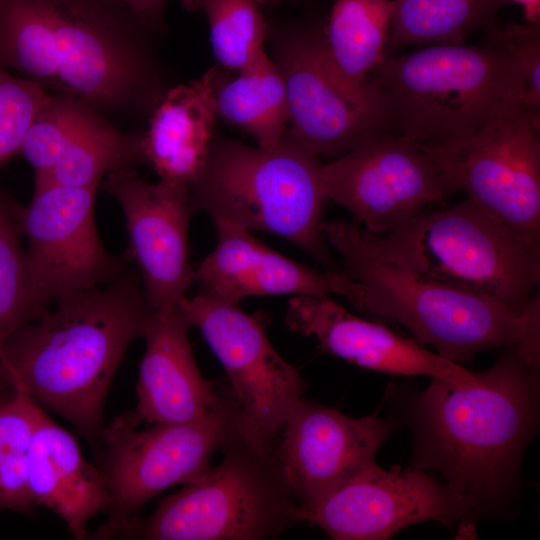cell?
Returning a JSON list of instances; mask_svg holds the SVG:
<instances>
[{
	"label": "cell",
	"mask_w": 540,
	"mask_h": 540,
	"mask_svg": "<svg viewBox=\"0 0 540 540\" xmlns=\"http://www.w3.org/2000/svg\"><path fill=\"white\" fill-rule=\"evenodd\" d=\"M230 78L225 71L215 90L217 117L251 135L262 149L277 147L289 124L282 76L266 52Z\"/></svg>",
	"instance_id": "obj_25"
},
{
	"label": "cell",
	"mask_w": 540,
	"mask_h": 540,
	"mask_svg": "<svg viewBox=\"0 0 540 540\" xmlns=\"http://www.w3.org/2000/svg\"><path fill=\"white\" fill-rule=\"evenodd\" d=\"M369 81L388 130L418 145L468 137L524 108L521 69L488 34L478 46L438 44L386 54Z\"/></svg>",
	"instance_id": "obj_6"
},
{
	"label": "cell",
	"mask_w": 540,
	"mask_h": 540,
	"mask_svg": "<svg viewBox=\"0 0 540 540\" xmlns=\"http://www.w3.org/2000/svg\"><path fill=\"white\" fill-rule=\"evenodd\" d=\"M414 449L409 467L437 472L473 520L502 512L519 488L520 467L539 420V365L506 348L477 383L432 379L406 400Z\"/></svg>",
	"instance_id": "obj_2"
},
{
	"label": "cell",
	"mask_w": 540,
	"mask_h": 540,
	"mask_svg": "<svg viewBox=\"0 0 540 540\" xmlns=\"http://www.w3.org/2000/svg\"><path fill=\"white\" fill-rule=\"evenodd\" d=\"M322 165L318 155L285 138L262 149L215 134L190 192L197 211L212 221L279 235L336 269L322 231L328 200Z\"/></svg>",
	"instance_id": "obj_7"
},
{
	"label": "cell",
	"mask_w": 540,
	"mask_h": 540,
	"mask_svg": "<svg viewBox=\"0 0 540 540\" xmlns=\"http://www.w3.org/2000/svg\"><path fill=\"white\" fill-rule=\"evenodd\" d=\"M221 462L162 498L155 511L128 521L121 539L263 540L306 522L273 451L235 434Z\"/></svg>",
	"instance_id": "obj_8"
},
{
	"label": "cell",
	"mask_w": 540,
	"mask_h": 540,
	"mask_svg": "<svg viewBox=\"0 0 540 540\" xmlns=\"http://www.w3.org/2000/svg\"><path fill=\"white\" fill-rule=\"evenodd\" d=\"M386 53L411 45L463 44L497 27L504 0H393Z\"/></svg>",
	"instance_id": "obj_26"
},
{
	"label": "cell",
	"mask_w": 540,
	"mask_h": 540,
	"mask_svg": "<svg viewBox=\"0 0 540 540\" xmlns=\"http://www.w3.org/2000/svg\"><path fill=\"white\" fill-rule=\"evenodd\" d=\"M97 189L45 185L34 188L27 206L18 205L38 315L59 298L104 285L128 268L127 255L110 254L99 238Z\"/></svg>",
	"instance_id": "obj_12"
},
{
	"label": "cell",
	"mask_w": 540,
	"mask_h": 540,
	"mask_svg": "<svg viewBox=\"0 0 540 540\" xmlns=\"http://www.w3.org/2000/svg\"><path fill=\"white\" fill-rule=\"evenodd\" d=\"M362 251L425 277L496 301L515 314L540 303V245L465 199L423 211L382 234L355 222H323Z\"/></svg>",
	"instance_id": "obj_5"
},
{
	"label": "cell",
	"mask_w": 540,
	"mask_h": 540,
	"mask_svg": "<svg viewBox=\"0 0 540 540\" xmlns=\"http://www.w3.org/2000/svg\"><path fill=\"white\" fill-rule=\"evenodd\" d=\"M192 324L179 305L151 310L142 337L145 352L136 384L133 414L142 423H182L213 409L222 391L206 380L195 361L188 332Z\"/></svg>",
	"instance_id": "obj_20"
},
{
	"label": "cell",
	"mask_w": 540,
	"mask_h": 540,
	"mask_svg": "<svg viewBox=\"0 0 540 540\" xmlns=\"http://www.w3.org/2000/svg\"><path fill=\"white\" fill-rule=\"evenodd\" d=\"M486 33L516 59L523 75V107L540 120V25L509 23Z\"/></svg>",
	"instance_id": "obj_30"
},
{
	"label": "cell",
	"mask_w": 540,
	"mask_h": 540,
	"mask_svg": "<svg viewBox=\"0 0 540 540\" xmlns=\"http://www.w3.org/2000/svg\"><path fill=\"white\" fill-rule=\"evenodd\" d=\"M215 249L196 270L203 291L239 304L250 296L333 294V270L319 271L293 261L256 239L251 231L213 220Z\"/></svg>",
	"instance_id": "obj_21"
},
{
	"label": "cell",
	"mask_w": 540,
	"mask_h": 540,
	"mask_svg": "<svg viewBox=\"0 0 540 540\" xmlns=\"http://www.w3.org/2000/svg\"><path fill=\"white\" fill-rule=\"evenodd\" d=\"M220 72L210 68L199 79L171 86L150 115L143 147L159 180L190 189L203 169L215 135Z\"/></svg>",
	"instance_id": "obj_23"
},
{
	"label": "cell",
	"mask_w": 540,
	"mask_h": 540,
	"mask_svg": "<svg viewBox=\"0 0 540 540\" xmlns=\"http://www.w3.org/2000/svg\"><path fill=\"white\" fill-rule=\"evenodd\" d=\"M323 25L298 21L271 33L273 62L286 90L285 139L320 156L337 158L369 136L389 131L382 105L346 90L325 65Z\"/></svg>",
	"instance_id": "obj_13"
},
{
	"label": "cell",
	"mask_w": 540,
	"mask_h": 540,
	"mask_svg": "<svg viewBox=\"0 0 540 540\" xmlns=\"http://www.w3.org/2000/svg\"><path fill=\"white\" fill-rule=\"evenodd\" d=\"M505 1V0H504ZM520 4L524 9L527 23L540 25V0H509Z\"/></svg>",
	"instance_id": "obj_33"
},
{
	"label": "cell",
	"mask_w": 540,
	"mask_h": 540,
	"mask_svg": "<svg viewBox=\"0 0 540 540\" xmlns=\"http://www.w3.org/2000/svg\"><path fill=\"white\" fill-rule=\"evenodd\" d=\"M18 204L0 191V347L16 330L35 319Z\"/></svg>",
	"instance_id": "obj_28"
},
{
	"label": "cell",
	"mask_w": 540,
	"mask_h": 540,
	"mask_svg": "<svg viewBox=\"0 0 540 540\" xmlns=\"http://www.w3.org/2000/svg\"><path fill=\"white\" fill-rule=\"evenodd\" d=\"M259 5H269V6H279L286 2L296 1V0H256Z\"/></svg>",
	"instance_id": "obj_34"
},
{
	"label": "cell",
	"mask_w": 540,
	"mask_h": 540,
	"mask_svg": "<svg viewBox=\"0 0 540 540\" xmlns=\"http://www.w3.org/2000/svg\"><path fill=\"white\" fill-rule=\"evenodd\" d=\"M28 478L35 506L53 510L77 540L88 539L90 519L110 507L102 469L83 457L72 434L44 409L28 451Z\"/></svg>",
	"instance_id": "obj_22"
},
{
	"label": "cell",
	"mask_w": 540,
	"mask_h": 540,
	"mask_svg": "<svg viewBox=\"0 0 540 540\" xmlns=\"http://www.w3.org/2000/svg\"><path fill=\"white\" fill-rule=\"evenodd\" d=\"M102 186L123 211L129 236L126 255L140 272L149 309L179 305L194 281L188 233L197 209L190 189L149 182L135 168L110 172Z\"/></svg>",
	"instance_id": "obj_16"
},
{
	"label": "cell",
	"mask_w": 540,
	"mask_h": 540,
	"mask_svg": "<svg viewBox=\"0 0 540 540\" xmlns=\"http://www.w3.org/2000/svg\"><path fill=\"white\" fill-rule=\"evenodd\" d=\"M323 235L342 259L334 294L361 313L400 324L418 343L458 364L501 348H517L540 364V303L515 314L492 299L368 254L334 233Z\"/></svg>",
	"instance_id": "obj_4"
},
{
	"label": "cell",
	"mask_w": 540,
	"mask_h": 540,
	"mask_svg": "<svg viewBox=\"0 0 540 540\" xmlns=\"http://www.w3.org/2000/svg\"><path fill=\"white\" fill-rule=\"evenodd\" d=\"M393 11V0H334L321 34L324 62L337 82L382 107L369 79L387 54Z\"/></svg>",
	"instance_id": "obj_24"
},
{
	"label": "cell",
	"mask_w": 540,
	"mask_h": 540,
	"mask_svg": "<svg viewBox=\"0 0 540 540\" xmlns=\"http://www.w3.org/2000/svg\"><path fill=\"white\" fill-rule=\"evenodd\" d=\"M128 9L154 34L167 31L166 6L169 0H113Z\"/></svg>",
	"instance_id": "obj_32"
},
{
	"label": "cell",
	"mask_w": 540,
	"mask_h": 540,
	"mask_svg": "<svg viewBox=\"0 0 540 540\" xmlns=\"http://www.w3.org/2000/svg\"><path fill=\"white\" fill-rule=\"evenodd\" d=\"M42 407L19 389H0V467L28 456Z\"/></svg>",
	"instance_id": "obj_31"
},
{
	"label": "cell",
	"mask_w": 540,
	"mask_h": 540,
	"mask_svg": "<svg viewBox=\"0 0 540 540\" xmlns=\"http://www.w3.org/2000/svg\"><path fill=\"white\" fill-rule=\"evenodd\" d=\"M335 540H384L407 526L437 521L473 523L461 498L432 473L377 463L365 468L304 513Z\"/></svg>",
	"instance_id": "obj_15"
},
{
	"label": "cell",
	"mask_w": 540,
	"mask_h": 540,
	"mask_svg": "<svg viewBox=\"0 0 540 540\" xmlns=\"http://www.w3.org/2000/svg\"><path fill=\"white\" fill-rule=\"evenodd\" d=\"M144 131L124 132L89 105L49 94L19 153L34 170V188H98L110 172L147 164Z\"/></svg>",
	"instance_id": "obj_18"
},
{
	"label": "cell",
	"mask_w": 540,
	"mask_h": 540,
	"mask_svg": "<svg viewBox=\"0 0 540 540\" xmlns=\"http://www.w3.org/2000/svg\"><path fill=\"white\" fill-rule=\"evenodd\" d=\"M153 35L113 0H0V69L109 120L149 118L171 87Z\"/></svg>",
	"instance_id": "obj_1"
},
{
	"label": "cell",
	"mask_w": 540,
	"mask_h": 540,
	"mask_svg": "<svg viewBox=\"0 0 540 540\" xmlns=\"http://www.w3.org/2000/svg\"><path fill=\"white\" fill-rule=\"evenodd\" d=\"M49 94L40 85L0 69V167L19 153Z\"/></svg>",
	"instance_id": "obj_29"
},
{
	"label": "cell",
	"mask_w": 540,
	"mask_h": 540,
	"mask_svg": "<svg viewBox=\"0 0 540 540\" xmlns=\"http://www.w3.org/2000/svg\"><path fill=\"white\" fill-rule=\"evenodd\" d=\"M285 323L294 333L316 338L325 351L365 369L428 376L459 387L477 383V373L382 323L356 316L329 296L291 297Z\"/></svg>",
	"instance_id": "obj_19"
},
{
	"label": "cell",
	"mask_w": 540,
	"mask_h": 540,
	"mask_svg": "<svg viewBox=\"0 0 540 540\" xmlns=\"http://www.w3.org/2000/svg\"><path fill=\"white\" fill-rule=\"evenodd\" d=\"M133 412L115 417L102 435V471L110 494L107 520L90 535L117 537L145 504L175 485H185L211 467V457L238 433V411L227 387L204 416L140 430Z\"/></svg>",
	"instance_id": "obj_9"
},
{
	"label": "cell",
	"mask_w": 540,
	"mask_h": 540,
	"mask_svg": "<svg viewBox=\"0 0 540 540\" xmlns=\"http://www.w3.org/2000/svg\"><path fill=\"white\" fill-rule=\"evenodd\" d=\"M395 425L391 418H354L336 408L299 399L285 419L274 454L303 513L377 463V452Z\"/></svg>",
	"instance_id": "obj_17"
},
{
	"label": "cell",
	"mask_w": 540,
	"mask_h": 540,
	"mask_svg": "<svg viewBox=\"0 0 540 540\" xmlns=\"http://www.w3.org/2000/svg\"><path fill=\"white\" fill-rule=\"evenodd\" d=\"M182 6L206 15L212 52L225 70L240 72L265 53L268 24L256 0H182Z\"/></svg>",
	"instance_id": "obj_27"
},
{
	"label": "cell",
	"mask_w": 540,
	"mask_h": 540,
	"mask_svg": "<svg viewBox=\"0 0 540 540\" xmlns=\"http://www.w3.org/2000/svg\"><path fill=\"white\" fill-rule=\"evenodd\" d=\"M539 128L540 120L522 108L468 137L417 145L451 194L464 192L494 219L540 245Z\"/></svg>",
	"instance_id": "obj_11"
},
{
	"label": "cell",
	"mask_w": 540,
	"mask_h": 540,
	"mask_svg": "<svg viewBox=\"0 0 540 540\" xmlns=\"http://www.w3.org/2000/svg\"><path fill=\"white\" fill-rule=\"evenodd\" d=\"M0 349H1V347H0Z\"/></svg>",
	"instance_id": "obj_35"
},
{
	"label": "cell",
	"mask_w": 540,
	"mask_h": 540,
	"mask_svg": "<svg viewBox=\"0 0 540 540\" xmlns=\"http://www.w3.org/2000/svg\"><path fill=\"white\" fill-rule=\"evenodd\" d=\"M321 174L328 200L374 234L444 203L451 194L433 160L417 144L390 131L377 132L323 164Z\"/></svg>",
	"instance_id": "obj_14"
},
{
	"label": "cell",
	"mask_w": 540,
	"mask_h": 540,
	"mask_svg": "<svg viewBox=\"0 0 540 540\" xmlns=\"http://www.w3.org/2000/svg\"><path fill=\"white\" fill-rule=\"evenodd\" d=\"M129 267L112 281L59 298L0 349V389H19L62 416L101 461L114 376L150 312Z\"/></svg>",
	"instance_id": "obj_3"
},
{
	"label": "cell",
	"mask_w": 540,
	"mask_h": 540,
	"mask_svg": "<svg viewBox=\"0 0 540 540\" xmlns=\"http://www.w3.org/2000/svg\"><path fill=\"white\" fill-rule=\"evenodd\" d=\"M180 306L225 370L238 411V435L259 451H273L307 382L274 349L261 317L204 291L186 296Z\"/></svg>",
	"instance_id": "obj_10"
}]
</instances>
